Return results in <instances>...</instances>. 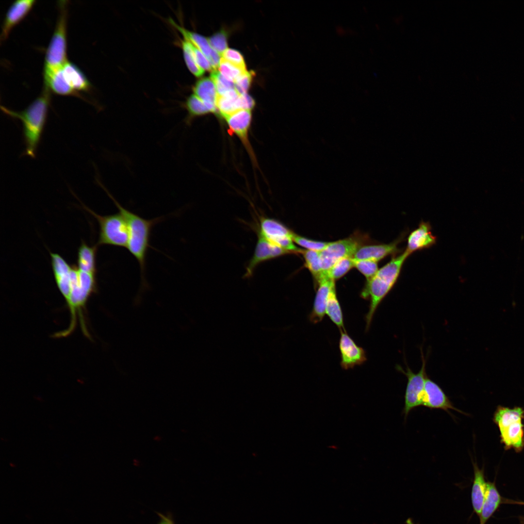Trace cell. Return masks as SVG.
<instances>
[{"label": "cell", "mask_w": 524, "mask_h": 524, "mask_svg": "<svg viewBox=\"0 0 524 524\" xmlns=\"http://www.w3.org/2000/svg\"><path fill=\"white\" fill-rule=\"evenodd\" d=\"M51 265L56 286L63 296L69 314L66 329L54 334V338L71 335L79 326L86 338L91 339L87 318V304L98 291L97 275L80 270L69 264L60 254L49 251Z\"/></svg>", "instance_id": "6da1fadb"}, {"label": "cell", "mask_w": 524, "mask_h": 524, "mask_svg": "<svg viewBox=\"0 0 524 524\" xmlns=\"http://www.w3.org/2000/svg\"><path fill=\"white\" fill-rule=\"evenodd\" d=\"M50 90L43 87L41 94L22 111H15L1 105L3 113L21 120L25 148L23 155L34 158L47 121L50 102Z\"/></svg>", "instance_id": "7a4b0ae2"}, {"label": "cell", "mask_w": 524, "mask_h": 524, "mask_svg": "<svg viewBox=\"0 0 524 524\" xmlns=\"http://www.w3.org/2000/svg\"><path fill=\"white\" fill-rule=\"evenodd\" d=\"M98 182L112 199L118 212L126 220L129 232L127 248L139 263L141 282L144 286L147 284L145 278L146 257L148 247H150L149 242L151 230L155 225L162 220V218L146 219L126 209L115 199L99 181Z\"/></svg>", "instance_id": "3957f363"}, {"label": "cell", "mask_w": 524, "mask_h": 524, "mask_svg": "<svg viewBox=\"0 0 524 524\" xmlns=\"http://www.w3.org/2000/svg\"><path fill=\"white\" fill-rule=\"evenodd\" d=\"M409 256L404 251L400 255L393 257L366 281L360 294L362 298L368 299L370 301L369 310L365 317L366 330L370 327L378 306L397 282L404 263Z\"/></svg>", "instance_id": "277c9868"}, {"label": "cell", "mask_w": 524, "mask_h": 524, "mask_svg": "<svg viewBox=\"0 0 524 524\" xmlns=\"http://www.w3.org/2000/svg\"><path fill=\"white\" fill-rule=\"evenodd\" d=\"M67 1H59L56 25L46 50L43 68L44 83L68 61L66 58Z\"/></svg>", "instance_id": "5b68a950"}, {"label": "cell", "mask_w": 524, "mask_h": 524, "mask_svg": "<svg viewBox=\"0 0 524 524\" xmlns=\"http://www.w3.org/2000/svg\"><path fill=\"white\" fill-rule=\"evenodd\" d=\"M83 208L92 215L99 225L97 245H109L127 248L129 232L127 223L122 215L117 213L99 215L82 204Z\"/></svg>", "instance_id": "8992f818"}, {"label": "cell", "mask_w": 524, "mask_h": 524, "mask_svg": "<svg viewBox=\"0 0 524 524\" xmlns=\"http://www.w3.org/2000/svg\"><path fill=\"white\" fill-rule=\"evenodd\" d=\"M362 237L353 235L349 237L329 242L327 246L319 252L321 264L325 274L338 261L348 257L352 258L358 249L362 246Z\"/></svg>", "instance_id": "52a82bcc"}, {"label": "cell", "mask_w": 524, "mask_h": 524, "mask_svg": "<svg viewBox=\"0 0 524 524\" xmlns=\"http://www.w3.org/2000/svg\"><path fill=\"white\" fill-rule=\"evenodd\" d=\"M422 355V365L420 370L418 373H414L409 367H407L405 370L400 367L398 368L400 371L405 375L408 379L403 409V413L405 418L412 409L421 405L425 381L427 377L426 372V360L423 353Z\"/></svg>", "instance_id": "ba28073f"}, {"label": "cell", "mask_w": 524, "mask_h": 524, "mask_svg": "<svg viewBox=\"0 0 524 524\" xmlns=\"http://www.w3.org/2000/svg\"><path fill=\"white\" fill-rule=\"evenodd\" d=\"M258 231L268 241L293 254L300 253L293 241V231L278 220L266 217L260 218Z\"/></svg>", "instance_id": "9c48e42d"}, {"label": "cell", "mask_w": 524, "mask_h": 524, "mask_svg": "<svg viewBox=\"0 0 524 524\" xmlns=\"http://www.w3.org/2000/svg\"><path fill=\"white\" fill-rule=\"evenodd\" d=\"M258 241L254 253L246 267L244 278L253 275L256 267L261 263L287 254H293L275 245L266 239L258 230Z\"/></svg>", "instance_id": "30bf717a"}, {"label": "cell", "mask_w": 524, "mask_h": 524, "mask_svg": "<svg viewBox=\"0 0 524 524\" xmlns=\"http://www.w3.org/2000/svg\"><path fill=\"white\" fill-rule=\"evenodd\" d=\"M341 366L344 369L353 368L367 360L365 350L358 346L345 330L341 331L339 340Z\"/></svg>", "instance_id": "8fae6325"}, {"label": "cell", "mask_w": 524, "mask_h": 524, "mask_svg": "<svg viewBox=\"0 0 524 524\" xmlns=\"http://www.w3.org/2000/svg\"><path fill=\"white\" fill-rule=\"evenodd\" d=\"M421 405L431 409H442L447 412L449 409H453L462 413L453 405L442 388L427 377L425 381Z\"/></svg>", "instance_id": "7c38bea8"}, {"label": "cell", "mask_w": 524, "mask_h": 524, "mask_svg": "<svg viewBox=\"0 0 524 524\" xmlns=\"http://www.w3.org/2000/svg\"><path fill=\"white\" fill-rule=\"evenodd\" d=\"M35 2L34 0H18L11 4L2 24L0 38L1 43L7 38L11 30L25 17Z\"/></svg>", "instance_id": "4fadbf2b"}, {"label": "cell", "mask_w": 524, "mask_h": 524, "mask_svg": "<svg viewBox=\"0 0 524 524\" xmlns=\"http://www.w3.org/2000/svg\"><path fill=\"white\" fill-rule=\"evenodd\" d=\"M230 132L235 134L244 144L246 149L252 154L249 143L248 134L252 121L250 110H240L224 118Z\"/></svg>", "instance_id": "5bb4252c"}, {"label": "cell", "mask_w": 524, "mask_h": 524, "mask_svg": "<svg viewBox=\"0 0 524 524\" xmlns=\"http://www.w3.org/2000/svg\"><path fill=\"white\" fill-rule=\"evenodd\" d=\"M405 235L387 244L362 245L356 251L352 258L356 260H368L378 262L388 255L398 252V245Z\"/></svg>", "instance_id": "9a60e30c"}, {"label": "cell", "mask_w": 524, "mask_h": 524, "mask_svg": "<svg viewBox=\"0 0 524 524\" xmlns=\"http://www.w3.org/2000/svg\"><path fill=\"white\" fill-rule=\"evenodd\" d=\"M429 222H421L418 227L409 235L405 251L409 256L415 251L429 248L435 245L437 237L432 234Z\"/></svg>", "instance_id": "2e32d148"}, {"label": "cell", "mask_w": 524, "mask_h": 524, "mask_svg": "<svg viewBox=\"0 0 524 524\" xmlns=\"http://www.w3.org/2000/svg\"><path fill=\"white\" fill-rule=\"evenodd\" d=\"M317 285V290L309 317L311 322L314 324L320 322L323 320L326 314V307L329 294L335 284V281L328 278L327 275Z\"/></svg>", "instance_id": "e0dca14e"}, {"label": "cell", "mask_w": 524, "mask_h": 524, "mask_svg": "<svg viewBox=\"0 0 524 524\" xmlns=\"http://www.w3.org/2000/svg\"><path fill=\"white\" fill-rule=\"evenodd\" d=\"M169 21L170 23L182 34L183 38L190 42L204 54L211 65H215L219 62L220 56L211 47L208 39L180 26L172 19H170Z\"/></svg>", "instance_id": "ac0fdd59"}, {"label": "cell", "mask_w": 524, "mask_h": 524, "mask_svg": "<svg viewBox=\"0 0 524 524\" xmlns=\"http://www.w3.org/2000/svg\"><path fill=\"white\" fill-rule=\"evenodd\" d=\"M66 83L80 97V92H88L91 88L89 81L82 71L74 64L67 61L61 68Z\"/></svg>", "instance_id": "d6986e66"}, {"label": "cell", "mask_w": 524, "mask_h": 524, "mask_svg": "<svg viewBox=\"0 0 524 524\" xmlns=\"http://www.w3.org/2000/svg\"><path fill=\"white\" fill-rule=\"evenodd\" d=\"M194 94L201 99L210 113H217L216 99L217 92L214 83L211 78L199 80L193 89Z\"/></svg>", "instance_id": "ffe728a7"}, {"label": "cell", "mask_w": 524, "mask_h": 524, "mask_svg": "<svg viewBox=\"0 0 524 524\" xmlns=\"http://www.w3.org/2000/svg\"><path fill=\"white\" fill-rule=\"evenodd\" d=\"M98 246H89L82 241L78 249L77 266L81 270L89 273H97L96 257Z\"/></svg>", "instance_id": "44dd1931"}, {"label": "cell", "mask_w": 524, "mask_h": 524, "mask_svg": "<svg viewBox=\"0 0 524 524\" xmlns=\"http://www.w3.org/2000/svg\"><path fill=\"white\" fill-rule=\"evenodd\" d=\"M474 478L471 492V500L474 511L480 516L486 491L484 472L474 464Z\"/></svg>", "instance_id": "7402d4cb"}, {"label": "cell", "mask_w": 524, "mask_h": 524, "mask_svg": "<svg viewBox=\"0 0 524 524\" xmlns=\"http://www.w3.org/2000/svg\"><path fill=\"white\" fill-rule=\"evenodd\" d=\"M501 503V496L494 484L487 482L485 498L480 515V524H485L497 509Z\"/></svg>", "instance_id": "603a6c76"}, {"label": "cell", "mask_w": 524, "mask_h": 524, "mask_svg": "<svg viewBox=\"0 0 524 524\" xmlns=\"http://www.w3.org/2000/svg\"><path fill=\"white\" fill-rule=\"evenodd\" d=\"M502 442L508 447L520 450L524 446V426L522 421L515 423L500 430Z\"/></svg>", "instance_id": "cb8c5ba5"}, {"label": "cell", "mask_w": 524, "mask_h": 524, "mask_svg": "<svg viewBox=\"0 0 524 524\" xmlns=\"http://www.w3.org/2000/svg\"><path fill=\"white\" fill-rule=\"evenodd\" d=\"M240 94L235 89L231 90L223 95H217L216 107L217 112L223 118L240 110L238 107V98Z\"/></svg>", "instance_id": "d4e9b609"}, {"label": "cell", "mask_w": 524, "mask_h": 524, "mask_svg": "<svg viewBox=\"0 0 524 524\" xmlns=\"http://www.w3.org/2000/svg\"><path fill=\"white\" fill-rule=\"evenodd\" d=\"M524 415V411L520 408L509 409L501 407L495 412L494 420L500 430L515 423L522 421Z\"/></svg>", "instance_id": "484cf974"}, {"label": "cell", "mask_w": 524, "mask_h": 524, "mask_svg": "<svg viewBox=\"0 0 524 524\" xmlns=\"http://www.w3.org/2000/svg\"><path fill=\"white\" fill-rule=\"evenodd\" d=\"M326 313L339 328L340 331L345 330L343 312L337 297L335 285L332 287L329 294L326 307Z\"/></svg>", "instance_id": "4316f807"}, {"label": "cell", "mask_w": 524, "mask_h": 524, "mask_svg": "<svg viewBox=\"0 0 524 524\" xmlns=\"http://www.w3.org/2000/svg\"><path fill=\"white\" fill-rule=\"evenodd\" d=\"M184 106L187 112L184 119L187 125H190L195 118L210 113L204 102L194 94L187 98Z\"/></svg>", "instance_id": "83f0119b"}, {"label": "cell", "mask_w": 524, "mask_h": 524, "mask_svg": "<svg viewBox=\"0 0 524 524\" xmlns=\"http://www.w3.org/2000/svg\"><path fill=\"white\" fill-rule=\"evenodd\" d=\"M304 259L305 265L317 283L326 275L322 269L319 251L302 249L300 252Z\"/></svg>", "instance_id": "f1b7e54d"}, {"label": "cell", "mask_w": 524, "mask_h": 524, "mask_svg": "<svg viewBox=\"0 0 524 524\" xmlns=\"http://www.w3.org/2000/svg\"><path fill=\"white\" fill-rule=\"evenodd\" d=\"M181 44L184 59L187 67L194 75L197 77H200L204 74L205 71L197 64L190 42L183 38L181 41Z\"/></svg>", "instance_id": "f546056e"}, {"label": "cell", "mask_w": 524, "mask_h": 524, "mask_svg": "<svg viewBox=\"0 0 524 524\" xmlns=\"http://www.w3.org/2000/svg\"><path fill=\"white\" fill-rule=\"evenodd\" d=\"M354 267V261L352 258L342 259L336 262L327 272L330 279L335 281L343 277L351 269Z\"/></svg>", "instance_id": "4dcf8cb0"}, {"label": "cell", "mask_w": 524, "mask_h": 524, "mask_svg": "<svg viewBox=\"0 0 524 524\" xmlns=\"http://www.w3.org/2000/svg\"><path fill=\"white\" fill-rule=\"evenodd\" d=\"M218 68L219 72L224 77L233 82L240 76L247 71L246 69L236 66L223 58H221Z\"/></svg>", "instance_id": "1f68e13d"}, {"label": "cell", "mask_w": 524, "mask_h": 524, "mask_svg": "<svg viewBox=\"0 0 524 524\" xmlns=\"http://www.w3.org/2000/svg\"><path fill=\"white\" fill-rule=\"evenodd\" d=\"M292 238L294 243L305 248L306 250L321 251L328 244L329 242L318 241L305 238L293 232Z\"/></svg>", "instance_id": "d6a6232c"}, {"label": "cell", "mask_w": 524, "mask_h": 524, "mask_svg": "<svg viewBox=\"0 0 524 524\" xmlns=\"http://www.w3.org/2000/svg\"><path fill=\"white\" fill-rule=\"evenodd\" d=\"M210 78L213 82L217 95H223L235 89L234 82L224 77L218 70L211 72Z\"/></svg>", "instance_id": "836d02e7"}, {"label": "cell", "mask_w": 524, "mask_h": 524, "mask_svg": "<svg viewBox=\"0 0 524 524\" xmlns=\"http://www.w3.org/2000/svg\"><path fill=\"white\" fill-rule=\"evenodd\" d=\"M354 261V267L366 278L367 281L373 278L379 269L377 262L368 260Z\"/></svg>", "instance_id": "e575fe53"}, {"label": "cell", "mask_w": 524, "mask_h": 524, "mask_svg": "<svg viewBox=\"0 0 524 524\" xmlns=\"http://www.w3.org/2000/svg\"><path fill=\"white\" fill-rule=\"evenodd\" d=\"M211 47L221 56L228 49L227 35L225 31H219L208 39Z\"/></svg>", "instance_id": "d590c367"}, {"label": "cell", "mask_w": 524, "mask_h": 524, "mask_svg": "<svg viewBox=\"0 0 524 524\" xmlns=\"http://www.w3.org/2000/svg\"><path fill=\"white\" fill-rule=\"evenodd\" d=\"M254 75L253 71H246L235 80V89L239 94L246 93L251 85Z\"/></svg>", "instance_id": "8d00e7d4"}, {"label": "cell", "mask_w": 524, "mask_h": 524, "mask_svg": "<svg viewBox=\"0 0 524 524\" xmlns=\"http://www.w3.org/2000/svg\"><path fill=\"white\" fill-rule=\"evenodd\" d=\"M225 60L240 67L246 69L244 57L241 53L234 49L228 48L222 55Z\"/></svg>", "instance_id": "74e56055"}, {"label": "cell", "mask_w": 524, "mask_h": 524, "mask_svg": "<svg viewBox=\"0 0 524 524\" xmlns=\"http://www.w3.org/2000/svg\"><path fill=\"white\" fill-rule=\"evenodd\" d=\"M190 43L195 59L198 66L204 71H213V69L206 57L197 48L190 42Z\"/></svg>", "instance_id": "f35d334b"}, {"label": "cell", "mask_w": 524, "mask_h": 524, "mask_svg": "<svg viewBox=\"0 0 524 524\" xmlns=\"http://www.w3.org/2000/svg\"><path fill=\"white\" fill-rule=\"evenodd\" d=\"M255 102L253 98L247 93L240 94L238 98V107L239 110H250L253 108Z\"/></svg>", "instance_id": "ab89813d"}, {"label": "cell", "mask_w": 524, "mask_h": 524, "mask_svg": "<svg viewBox=\"0 0 524 524\" xmlns=\"http://www.w3.org/2000/svg\"><path fill=\"white\" fill-rule=\"evenodd\" d=\"M161 521L158 524H174L173 522L169 517L161 515Z\"/></svg>", "instance_id": "60d3db41"}, {"label": "cell", "mask_w": 524, "mask_h": 524, "mask_svg": "<svg viewBox=\"0 0 524 524\" xmlns=\"http://www.w3.org/2000/svg\"><path fill=\"white\" fill-rule=\"evenodd\" d=\"M336 31L338 33L340 34H344L345 33L344 29L342 27H340V26H338L336 28Z\"/></svg>", "instance_id": "b9f144b4"}, {"label": "cell", "mask_w": 524, "mask_h": 524, "mask_svg": "<svg viewBox=\"0 0 524 524\" xmlns=\"http://www.w3.org/2000/svg\"><path fill=\"white\" fill-rule=\"evenodd\" d=\"M407 524H415L410 519H408L406 521Z\"/></svg>", "instance_id": "7bdbcfd3"}]
</instances>
